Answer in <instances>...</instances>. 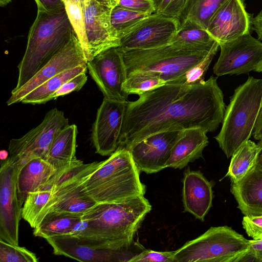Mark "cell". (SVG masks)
Listing matches in <instances>:
<instances>
[{
    "instance_id": "cell-1",
    "label": "cell",
    "mask_w": 262,
    "mask_h": 262,
    "mask_svg": "<svg viewBox=\"0 0 262 262\" xmlns=\"http://www.w3.org/2000/svg\"><path fill=\"white\" fill-rule=\"evenodd\" d=\"M224 95L211 76L195 84L169 83L127 101L118 148L129 150L155 134L200 128L215 131L225 112Z\"/></svg>"
},
{
    "instance_id": "cell-2",
    "label": "cell",
    "mask_w": 262,
    "mask_h": 262,
    "mask_svg": "<svg viewBox=\"0 0 262 262\" xmlns=\"http://www.w3.org/2000/svg\"><path fill=\"white\" fill-rule=\"evenodd\" d=\"M151 206L144 196L119 203H97L85 212L68 234L94 248L115 251L133 243Z\"/></svg>"
},
{
    "instance_id": "cell-3",
    "label": "cell",
    "mask_w": 262,
    "mask_h": 262,
    "mask_svg": "<svg viewBox=\"0 0 262 262\" xmlns=\"http://www.w3.org/2000/svg\"><path fill=\"white\" fill-rule=\"evenodd\" d=\"M65 7L56 11H37L28 36L24 55L18 64L15 91L27 82L70 40L74 32Z\"/></svg>"
},
{
    "instance_id": "cell-4",
    "label": "cell",
    "mask_w": 262,
    "mask_h": 262,
    "mask_svg": "<svg viewBox=\"0 0 262 262\" xmlns=\"http://www.w3.org/2000/svg\"><path fill=\"white\" fill-rule=\"evenodd\" d=\"M130 152L118 148L86 179L84 191L97 203H119L144 196L146 186Z\"/></svg>"
},
{
    "instance_id": "cell-5",
    "label": "cell",
    "mask_w": 262,
    "mask_h": 262,
    "mask_svg": "<svg viewBox=\"0 0 262 262\" xmlns=\"http://www.w3.org/2000/svg\"><path fill=\"white\" fill-rule=\"evenodd\" d=\"M210 50L182 47L171 43L161 47L121 52L126 76L138 73L155 75L166 83L185 82L188 72L203 61Z\"/></svg>"
},
{
    "instance_id": "cell-6",
    "label": "cell",
    "mask_w": 262,
    "mask_h": 262,
    "mask_svg": "<svg viewBox=\"0 0 262 262\" xmlns=\"http://www.w3.org/2000/svg\"><path fill=\"white\" fill-rule=\"evenodd\" d=\"M262 105V79L249 76L234 90L214 138L229 158L251 137Z\"/></svg>"
},
{
    "instance_id": "cell-7",
    "label": "cell",
    "mask_w": 262,
    "mask_h": 262,
    "mask_svg": "<svg viewBox=\"0 0 262 262\" xmlns=\"http://www.w3.org/2000/svg\"><path fill=\"white\" fill-rule=\"evenodd\" d=\"M100 164V162L97 161L84 164L78 159L57 170L51 179L53 194L40 213L36 227L48 215L82 216L95 206L97 203L84 192V185L86 179Z\"/></svg>"
},
{
    "instance_id": "cell-8",
    "label": "cell",
    "mask_w": 262,
    "mask_h": 262,
    "mask_svg": "<svg viewBox=\"0 0 262 262\" xmlns=\"http://www.w3.org/2000/svg\"><path fill=\"white\" fill-rule=\"evenodd\" d=\"M250 240L228 226L211 227L175 250L174 262H241Z\"/></svg>"
},
{
    "instance_id": "cell-9",
    "label": "cell",
    "mask_w": 262,
    "mask_h": 262,
    "mask_svg": "<svg viewBox=\"0 0 262 262\" xmlns=\"http://www.w3.org/2000/svg\"><path fill=\"white\" fill-rule=\"evenodd\" d=\"M69 124L63 112L52 108L38 126L21 137L10 140L7 159L18 170L33 159H45L55 137Z\"/></svg>"
},
{
    "instance_id": "cell-10",
    "label": "cell",
    "mask_w": 262,
    "mask_h": 262,
    "mask_svg": "<svg viewBox=\"0 0 262 262\" xmlns=\"http://www.w3.org/2000/svg\"><path fill=\"white\" fill-rule=\"evenodd\" d=\"M219 45L220 55L213 68L217 76L248 74L262 59V42L250 33Z\"/></svg>"
},
{
    "instance_id": "cell-11",
    "label": "cell",
    "mask_w": 262,
    "mask_h": 262,
    "mask_svg": "<svg viewBox=\"0 0 262 262\" xmlns=\"http://www.w3.org/2000/svg\"><path fill=\"white\" fill-rule=\"evenodd\" d=\"M89 74L102 93L103 98L126 101L128 94L123 85L127 76L122 54L118 47L108 49L87 61Z\"/></svg>"
},
{
    "instance_id": "cell-12",
    "label": "cell",
    "mask_w": 262,
    "mask_h": 262,
    "mask_svg": "<svg viewBox=\"0 0 262 262\" xmlns=\"http://www.w3.org/2000/svg\"><path fill=\"white\" fill-rule=\"evenodd\" d=\"M179 25L177 19L154 13L144 18L119 39L120 51L154 48L170 44Z\"/></svg>"
},
{
    "instance_id": "cell-13",
    "label": "cell",
    "mask_w": 262,
    "mask_h": 262,
    "mask_svg": "<svg viewBox=\"0 0 262 262\" xmlns=\"http://www.w3.org/2000/svg\"><path fill=\"white\" fill-rule=\"evenodd\" d=\"M18 169L7 159L0 170V239L18 245V230L23 206L18 199Z\"/></svg>"
},
{
    "instance_id": "cell-14",
    "label": "cell",
    "mask_w": 262,
    "mask_h": 262,
    "mask_svg": "<svg viewBox=\"0 0 262 262\" xmlns=\"http://www.w3.org/2000/svg\"><path fill=\"white\" fill-rule=\"evenodd\" d=\"M127 103L103 98L92 129V143L100 155L111 156L118 149Z\"/></svg>"
},
{
    "instance_id": "cell-15",
    "label": "cell",
    "mask_w": 262,
    "mask_h": 262,
    "mask_svg": "<svg viewBox=\"0 0 262 262\" xmlns=\"http://www.w3.org/2000/svg\"><path fill=\"white\" fill-rule=\"evenodd\" d=\"M86 63L80 43L74 31L70 40L64 48L24 85L15 91H11V95L7 101V105L20 102L32 91L59 73Z\"/></svg>"
},
{
    "instance_id": "cell-16",
    "label": "cell",
    "mask_w": 262,
    "mask_h": 262,
    "mask_svg": "<svg viewBox=\"0 0 262 262\" xmlns=\"http://www.w3.org/2000/svg\"><path fill=\"white\" fill-rule=\"evenodd\" d=\"M88 51L87 61L99 53L119 47V39L113 33L110 22L112 8L97 0H83Z\"/></svg>"
},
{
    "instance_id": "cell-17",
    "label": "cell",
    "mask_w": 262,
    "mask_h": 262,
    "mask_svg": "<svg viewBox=\"0 0 262 262\" xmlns=\"http://www.w3.org/2000/svg\"><path fill=\"white\" fill-rule=\"evenodd\" d=\"M182 132L155 134L132 147L129 150L139 170L149 174L165 168L171 150Z\"/></svg>"
},
{
    "instance_id": "cell-18",
    "label": "cell",
    "mask_w": 262,
    "mask_h": 262,
    "mask_svg": "<svg viewBox=\"0 0 262 262\" xmlns=\"http://www.w3.org/2000/svg\"><path fill=\"white\" fill-rule=\"evenodd\" d=\"M251 25L244 0H226L211 18L206 30L220 44L250 33Z\"/></svg>"
},
{
    "instance_id": "cell-19",
    "label": "cell",
    "mask_w": 262,
    "mask_h": 262,
    "mask_svg": "<svg viewBox=\"0 0 262 262\" xmlns=\"http://www.w3.org/2000/svg\"><path fill=\"white\" fill-rule=\"evenodd\" d=\"M182 202L184 211L204 221L212 206V185L200 170L186 169L183 179Z\"/></svg>"
},
{
    "instance_id": "cell-20",
    "label": "cell",
    "mask_w": 262,
    "mask_h": 262,
    "mask_svg": "<svg viewBox=\"0 0 262 262\" xmlns=\"http://www.w3.org/2000/svg\"><path fill=\"white\" fill-rule=\"evenodd\" d=\"M46 239L52 247L54 254L63 255L80 261L117 260L116 255L119 252L94 248L70 234L57 235Z\"/></svg>"
},
{
    "instance_id": "cell-21",
    "label": "cell",
    "mask_w": 262,
    "mask_h": 262,
    "mask_svg": "<svg viewBox=\"0 0 262 262\" xmlns=\"http://www.w3.org/2000/svg\"><path fill=\"white\" fill-rule=\"evenodd\" d=\"M230 191L244 216L262 215V171L255 166L239 181L231 182Z\"/></svg>"
},
{
    "instance_id": "cell-22",
    "label": "cell",
    "mask_w": 262,
    "mask_h": 262,
    "mask_svg": "<svg viewBox=\"0 0 262 262\" xmlns=\"http://www.w3.org/2000/svg\"><path fill=\"white\" fill-rule=\"evenodd\" d=\"M207 133L200 128L182 130L171 150L166 168L181 169L202 157L203 151L209 143Z\"/></svg>"
},
{
    "instance_id": "cell-23",
    "label": "cell",
    "mask_w": 262,
    "mask_h": 262,
    "mask_svg": "<svg viewBox=\"0 0 262 262\" xmlns=\"http://www.w3.org/2000/svg\"><path fill=\"white\" fill-rule=\"evenodd\" d=\"M57 169L42 158L33 159L18 170L17 193L23 206L28 193L43 186L54 175Z\"/></svg>"
},
{
    "instance_id": "cell-24",
    "label": "cell",
    "mask_w": 262,
    "mask_h": 262,
    "mask_svg": "<svg viewBox=\"0 0 262 262\" xmlns=\"http://www.w3.org/2000/svg\"><path fill=\"white\" fill-rule=\"evenodd\" d=\"M77 126L69 124L55 137L45 159L57 170L76 161Z\"/></svg>"
},
{
    "instance_id": "cell-25",
    "label": "cell",
    "mask_w": 262,
    "mask_h": 262,
    "mask_svg": "<svg viewBox=\"0 0 262 262\" xmlns=\"http://www.w3.org/2000/svg\"><path fill=\"white\" fill-rule=\"evenodd\" d=\"M217 42L206 30L185 20L179 22L178 29L170 43L182 47L210 50Z\"/></svg>"
},
{
    "instance_id": "cell-26",
    "label": "cell",
    "mask_w": 262,
    "mask_h": 262,
    "mask_svg": "<svg viewBox=\"0 0 262 262\" xmlns=\"http://www.w3.org/2000/svg\"><path fill=\"white\" fill-rule=\"evenodd\" d=\"M86 64L68 69L51 78L27 95L20 102L24 104H41L50 101L51 96L67 81L86 72Z\"/></svg>"
},
{
    "instance_id": "cell-27",
    "label": "cell",
    "mask_w": 262,
    "mask_h": 262,
    "mask_svg": "<svg viewBox=\"0 0 262 262\" xmlns=\"http://www.w3.org/2000/svg\"><path fill=\"white\" fill-rule=\"evenodd\" d=\"M258 150L257 144L249 140L232 156L225 177L232 182L243 178L255 166Z\"/></svg>"
},
{
    "instance_id": "cell-28",
    "label": "cell",
    "mask_w": 262,
    "mask_h": 262,
    "mask_svg": "<svg viewBox=\"0 0 262 262\" xmlns=\"http://www.w3.org/2000/svg\"><path fill=\"white\" fill-rule=\"evenodd\" d=\"M225 1L186 0L179 21L189 20L207 30L211 18Z\"/></svg>"
},
{
    "instance_id": "cell-29",
    "label": "cell",
    "mask_w": 262,
    "mask_h": 262,
    "mask_svg": "<svg viewBox=\"0 0 262 262\" xmlns=\"http://www.w3.org/2000/svg\"><path fill=\"white\" fill-rule=\"evenodd\" d=\"M81 216L68 214L48 215L34 229L35 236L48 238L68 234Z\"/></svg>"
},
{
    "instance_id": "cell-30",
    "label": "cell",
    "mask_w": 262,
    "mask_h": 262,
    "mask_svg": "<svg viewBox=\"0 0 262 262\" xmlns=\"http://www.w3.org/2000/svg\"><path fill=\"white\" fill-rule=\"evenodd\" d=\"M51 179L39 189L29 192L23 204L22 217L34 229L40 213L53 194V186Z\"/></svg>"
},
{
    "instance_id": "cell-31",
    "label": "cell",
    "mask_w": 262,
    "mask_h": 262,
    "mask_svg": "<svg viewBox=\"0 0 262 262\" xmlns=\"http://www.w3.org/2000/svg\"><path fill=\"white\" fill-rule=\"evenodd\" d=\"M148 16L146 14L116 6L111 9L110 14L113 32L120 39L139 22Z\"/></svg>"
},
{
    "instance_id": "cell-32",
    "label": "cell",
    "mask_w": 262,
    "mask_h": 262,
    "mask_svg": "<svg viewBox=\"0 0 262 262\" xmlns=\"http://www.w3.org/2000/svg\"><path fill=\"white\" fill-rule=\"evenodd\" d=\"M67 15L80 43L85 58L88 51L84 5L74 0H63Z\"/></svg>"
},
{
    "instance_id": "cell-33",
    "label": "cell",
    "mask_w": 262,
    "mask_h": 262,
    "mask_svg": "<svg viewBox=\"0 0 262 262\" xmlns=\"http://www.w3.org/2000/svg\"><path fill=\"white\" fill-rule=\"evenodd\" d=\"M166 83L159 77L148 73H138L129 75L123 85V90L128 94L139 96Z\"/></svg>"
},
{
    "instance_id": "cell-34",
    "label": "cell",
    "mask_w": 262,
    "mask_h": 262,
    "mask_svg": "<svg viewBox=\"0 0 262 262\" xmlns=\"http://www.w3.org/2000/svg\"><path fill=\"white\" fill-rule=\"evenodd\" d=\"M38 258L25 247L0 239V262H37Z\"/></svg>"
},
{
    "instance_id": "cell-35",
    "label": "cell",
    "mask_w": 262,
    "mask_h": 262,
    "mask_svg": "<svg viewBox=\"0 0 262 262\" xmlns=\"http://www.w3.org/2000/svg\"><path fill=\"white\" fill-rule=\"evenodd\" d=\"M155 13L166 17L179 19L186 0H152Z\"/></svg>"
},
{
    "instance_id": "cell-36",
    "label": "cell",
    "mask_w": 262,
    "mask_h": 262,
    "mask_svg": "<svg viewBox=\"0 0 262 262\" xmlns=\"http://www.w3.org/2000/svg\"><path fill=\"white\" fill-rule=\"evenodd\" d=\"M174 251H156L151 249H145L131 257L127 260V261L174 262L173 258Z\"/></svg>"
},
{
    "instance_id": "cell-37",
    "label": "cell",
    "mask_w": 262,
    "mask_h": 262,
    "mask_svg": "<svg viewBox=\"0 0 262 262\" xmlns=\"http://www.w3.org/2000/svg\"><path fill=\"white\" fill-rule=\"evenodd\" d=\"M219 47V45L216 46L203 61L188 72L186 76L185 83L192 84L204 80V75L208 69Z\"/></svg>"
},
{
    "instance_id": "cell-38",
    "label": "cell",
    "mask_w": 262,
    "mask_h": 262,
    "mask_svg": "<svg viewBox=\"0 0 262 262\" xmlns=\"http://www.w3.org/2000/svg\"><path fill=\"white\" fill-rule=\"evenodd\" d=\"M88 77L84 72L63 83L50 97V100L64 96L74 91H79L85 84Z\"/></svg>"
},
{
    "instance_id": "cell-39",
    "label": "cell",
    "mask_w": 262,
    "mask_h": 262,
    "mask_svg": "<svg viewBox=\"0 0 262 262\" xmlns=\"http://www.w3.org/2000/svg\"><path fill=\"white\" fill-rule=\"evenodd\" d=\"M242 224L249 236L255 240L262 239V215L244 216Z\"/></svg>"
},
{
    "instance_id": "cell-40",
    "label": "cell",
    "mask_w": 262,
    "mask_h": 262,
    "mask_svg": "<svg viewBox=\"0 0 262 262\" xmlns=\"http://www.w3.org/2000/svg\"><path fill=\"white\" fill-rule=\"evenodd\" d=\"M116 6L149 15L155 11L152 0H118Z\"/></svg>"
},
{
    "instance_id": "cell-41",
    "label": "cell",
    "mask_w": 262,
    "mask_h": 262,
    "mask_svg": "<svg viewBox=\"0 0 262 262\" xmlns=\"http://www.w3.org/2000/svg\"><path fill=\"white\" fill-rule=\"evenodd\" d=\"M262 262V239L250 240L249 250L241 262Z\"/></svg>"
},
{
    "instance_id": "cell-42",
    "label": "cell",
    "mask_w": 262,
    "mask_h": 262,
    "mask_svg": "<svg viewBox=\"0 0 262 262\" xmlns=\"http://www.w3.org/2000/svg\"><path fill=\"white\" fill-rule=\"evenodd\" d=\"M37 11L52 12L64 8L63 0H34Z\"/></svg>"
},
{
    "instance_id": "cell-43",
    "label": "cell",
    "mask_w": 262,
    "mask_h": 262,
    "mask_svg": "<svg viewBox=\"0 0 262 262\" xmlns=\"http://www.w3.org/2000/svg\"><path fill=\"white\" fill-rule=\"evenodd\" d=\"M252 135L255 140H262V105L256 120Z\"/></svg>"
},
{
    "instance_id": "cell-44",
    "label": "cell",
    "mask_w": 262,
    "mask_h": 262,
    "mask_svg": "<svg viewBox=\"0 0 262 262\" xmlns=\"http://www.w3.org/2000/svg\"><path fill=\"white\" fill-rule=\"evenodd\" d=\"M251 25L259 40H262V10L251 19Z\"/></svg>"
},
{
    "instance_id": "cell-45",
    "label": "cell",
    "mask_w": 262,
    "mask_h": 262,
    "mask_svg": "<svg viewBox=\"0 0 262 262\" xmlns=\"http://www.w3.org/2000/svg\"><path fill=\"white\" fill-rule=\"evenodd\" d=\"M258 148L259 150L257 154L255 166L262 171V140L259 141L258 143L257 144Z\"/></svg>"
},
{
    "instance_id": "cell-46",
    "label": "cell",
    "mask_w": 262,
    "mask_h": 262,
    "mask_svg": "<svg viewBox=\"0 0 262 262\" xmlns=\"http://www.w3.org/2000/svg\"><path fill=\"white\" fill-rule=\"evenodd\" d=\"M101 4L108 7L109 8H113L116 6L118 0H97Z\"/></svg>"
},
{
    "instance_id": "cell-47",
    "label": "cell",
    "mask_w": 262,
    "mask_h": 262,
    "mask_svg": "<svg viewBox=\"0 0 262 262\" xmlns=\"http://www.w3.org/2000/svg\"><path fill=\"white\" fill-rule=\"evenodd\" d=\"M254 71L259 73H262V59L256 66V68L254 70Z\"/></svg>"
},
{
    "instance_id": "cell-48",
    "label": "cell",
    "mask_w": 262,
    "mask_h": 262,
    "mask_svg": "<svg viewBox=\"0 0 262 262\" xmlns=\"http://www.w3.org/2000/svg\"><path fill=\"white\" fill-rule=\"evenodd\" d=\"M12 0H0L1 7H4L7 5Z\"/></svg>"
},
{
    "instance_id": "cell-49",
    "label": "cell",
    "mask_w": 262,
    "mask_h": 262,
    "mask_svg": "<svg viewBox=\"0 0 262 262\" xmlns=\"http://www.w3.org/2000/svg\"><path fill=\"white\" fill-rule=\"evenodd\" d=\"M74 1L79 3L80 4H81L83 6L84 5L83 0H74Z\"/></svg>"
}]
</instances>
